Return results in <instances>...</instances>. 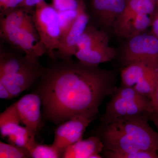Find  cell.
<instances>
[{"label": "cell", "instance_id": "5bb4252c", "mask_svg": "<svg viewBox=\"0 0 158 158\" xmlns=\"http://www.w3.org/2000/svg\"><path fill=\"white\" fill-rule=\"evenodd\" d=\"M125 0H92V5L99 20L110 27L115 22L124 10Z\"/></svg>", "mask_w": 158, "mask_h": 158}, {"label": "cell", "instance_id": "603a6c76", "mask_svg": "<svg viewBox=\"0 0 158 158\" xmlns=\"http://www.w3.org/2000/svg\"><path fill=\"white\" fill-rule=\"evenodd\" d=\"M148 15L141 14L136 16L130 24L127 37H132L139 35L151 25L152 20Z\"/></svg>", "mask_w": 158, "mask_h": 158}, {"label": "cell", "instance_id": "7c38bea8", "mask_svg": "<svg viewBox=\"0 0 158 158\" xmlns=\"http://www.w3.org/2000/svg\"><path fill=\"white\" fill-rule=\"evenodd\" d=\"M38 60L26 55L19 56L12 53L1 52L0 75L10 74L42 68Z\"/></svg>", "mask_w": 158, "mask_h": 158}, {"label": "cell", "instance_id": "5b68a950", "mask_svg": "<svg viewBox=\"0 0 158 158\" xmlns=\"http://www.w3.org/2000/svg\"><path fill=\"white\" fill-rule=\"evenodd\" d=\"M126 65L143 63L158 69V39L152 34H139L131 37L123 52Z\"/></svg>", "mask_w": 158, "mask_h": 158}, {"label": "cell", "instance_id": "52a82bcc", "mask_svg": "<svg viewBox=\"0 0 158 158\" xmlns=\"http://www.w3.org/2000/svg\"><path fill=\"white\" fill-rule=\"evenodd\" d=\"M92 120L85 116H77L62 123L55 130L53 144L63 155L67 148L82 140L86 128Z\"/></svg>", "mask_w": 158, "mask_h": 158}, {"label": "cell", "instance_id": "83f0119b", "mask_svg": "<svg viewBox=\"0 0 158 158\" xmlns=\"http://www.w3.org/2000/svg\"><path fill=\"white\" fill-rule=\"evenodd\" d=\"M44 0H24L19 8L25 9L27 11H30L33 7H35L37 4Z\"/></svg>", "mask_w": 158, "mask_h": 158}, {"label": "cell", "instance_id": "30bf717a", "mask_svg": "<svg viewBox=\"0 0 158 158\" xmlns=\"http://www.w3.org/2000/svg\"><path fill=\"white\" fill-rule=\"evenodd\" d=\"M155 8V2L152 0H129L114 24L116 33L122 37H127L133 20L140 14H152Z\"/></svg>", "mask_w": 158, "mask_h": 158}, {"label": "cell", "instance_id": "f546056e", "mask_svg": "<svg viewBox=\"0 0 158 158\" xmlns=\"http://www.w3.org/2000/svg\"><path fill=\"white\" fill-rule=\"evenodd\" d=\"M0 98L3 99H10L13 98L9 90L1 83H0Z\"/></svg>", "mask_w": 158, "mask_h": 158}, {"label": "cell", "instance_id": "4dcf8cb0", "mask_svg": "<svg viewBox=\"0 0 158 158\" xmlns=\"http://www.w3.org/2000/svg\"><path fill=\"white\" fill-rule=\"evenodd\" d=\"M148 118H149V120H151L154 123V124L156 126L158 130V114H155V113L150 114L149 116H148Z\"/></svg>", "mask_w": 158, "mask_h": 158}, {"label": "cell", "instance_id": "277c9868", "mask_svg": "<svg viewBox=\"0 0 158 158\" xmlns=\"http://www.w3.org/2000/svg\"><path fill=\"white\" fill-rule=\"evenodd\" d=\"M33 21L46 53L56 59L55 52L61 40V30L58 11L44 1L35 6Z\"/></svg>", "mask_w": 158, "mask_h": 158}, {"label": "cell", "instance_id": "44dd1931", "mask_svg": "<svg viewBox=\"0 0 158 158\" xmlns=\"http://www.w3.org/2000/svg\"><path fill=\"white\" fill-rule=\"evenodd\" d=\"M31 157L34 158H62L63 153L53 144L51 145L36 144L30 151Z\"/></svg>", "mask_w": 158, "mask_h": 158}, {"label": "cell", "instance_id": "8992f818", "mask_svg": "<svg viewBox=\"0 0 158 158\" xmlns=\"http://www.w3.org/2000/svg\"><path fill=\"white\" fill-rule=\"evenodd\" d=\"M1 37L34 60H38L40 57L46 53L34 26L33 19L21 27Z\"/></svg>", "mask_w": 158, "mask_h": 158}, {"label": "cell", "instance_id": "ac0fdd59", "mask_svg": "<svg viewBox=\"0 0 158 158\" xmlns=\"http://www.w3.org/2000/svg\"><path fill=\"white\" fill-rule=\"evenodd\" d=\"M152 68L153 67L141 63H133L126 65L121 71L123 85L134 88Z\"/></svg>", "mask_w": 158, "mask_h": 158}, {"label": "cell", "instance_id": "4316f807", "mask_svg": "<svg viewBox=\"0 0 158 158\" xmlns=\"http://www.w3.org/2000/svg\"><path fill=\"white\" fill-rule=\"evenodd\" d=\"M151 100L153 108L154 113H153L158 115V73L154 88L151 97Z\"/></svg>", "mask_w": 158, "mask_h": 158}, {"label": "cell", "instance_id": "f1b7e54d", "mask_svg": "<svg viewBox=\"0 0 158 158\" xmlns=\"http://www.w3.org/2000/svg\"><path fill=\"white\" fill-rule=\"evenodd\" d=\"M152 34L158 39V11L154 14L152 19L151 25Z\"/></svg>", "mask_w": 158, "mask_h": 158}, {"label": "cell", "instance_id": "4fadbf2b", "mask_svg": "<svg viewBox=\"0 0 158 158\" xmlns=\"http://www.w3.org/2000/svg\"><path fill=\"white\" fill-rule=\"evenodd\" d=\"M104 148L101 139L92 136L80 140L66 148L63 153L64 158H100L99 154Z\"/></svg>", "mask_w": 158, "mask_h": 158}, {"label": "cell", "instance_id": "cb8c5ba5", "mask_svg": "<svg viewBox=\"0 0 158 158\" xmlns=\"http://www.w3.org/2000/svg\"><path fill=\"white\" fill-rule=\"evenodd\" d=\"M106 156L110 158H158V152L141 151L133 152L118 153L106 151Z\"/></svg>", "mask_w": 158, "mask_h": 158}, {"label": "cell", "instance_id": "484cf974", "mask_svg": "<svg viewBox=\"0 0 158 158\" xmlns=\"http://www.w3.org/2000/svg\"><path fill=\"white\" fill-rule=\"evenodd\" d=\"M24 0H0L1 17L19 8Z\"/></svg>", "mask_w": 158, "mask_h": 158}, {"label": "cell", "instance_id": "1f68e13d", "mask_svg": "<svg viewBox=\"0 0 158 158\" xmlns=\"http://www.w3.org/2000/svg\"><path fill=\"white\" fill-rule=\"evenodd\" d=\"M152 1H153V2H155L156 1V0H152Z\"/></svg>", "mask_w": 158, "mask_h": 158}, {"label": "cell", "instance_id": "ffe728a7", "mask_svg": "<svg viewBox=\"0 0 158 158\" xmlns=\"http://www.w3.org/2000/svg\"><path fill=\"white\" fill-rule=\"evenodd\" d=\"M35 135L26 127H23L20 125L7 138L10 144L24 148L30 152L37 144L35 140Z\"/></svg>", "mask_w": 158, "mask_h": 158}, {"label": "cell", "instance_id": "ba28073f", "mask_svg": "<svg viewBox=\"0 0 158 158\" xmlns=\"http://www.w3.org/2000/svg\"><path fill=\"white\" fill-rule=\"evenodd\" d=\"M89 16L84 7L79 12L68 33L62 40L55 52L56 58L62 61L71 60L77 51L78 44L88 25Z\"/></svg>", "mask_w": 158, "mask_h": 158}, {"label": "cell", "instance_id": "d6986e66", "mask_svg": "<svg viewBox=\"0 0 158 158\" xmlns=\"http://www.w3.org/2000/svg\"><path fill=\"white\" fill-rule=\"evenodd\" d=\"M19 114L14 103L0 115V132L3 138H7L20 126Z\"/></svg>", "mask_w": 158, "mask_h": 158}, {"label": "cell", "instance_id": "d6a6232c", "mask_svg": "<svg viewBox=\"0 0 158 158\" xmlns=\"http://www.w3.org/2000/svg\"></svg>", "mask_w": 158, "mask_h": 158}, {"label": "cell", "instance_id": "9a60e30c", "mask_svg": "<svg viewBox=\"0 0 158 158\" xmlns=\"http://www.w3.org/2000/svg\"><path fill=\"white\" fill-rule=\"evenodd\" d=\"M116 52L109 45L101 46L84 50H77L75 56L86 65L97 66L101 63L109 62L115 57Z\"/></svg>", "mask_w": 158, "mask_h": 158}, {"label": "cell", "instance_id": "9c48e42d", "mask_svg": "<svg viewBox=\"0 0 158 158\" xmlns=\"http://www.w3.org/2000/svg\"><path fill=\"white\" fill-rule=\"evenodd\" d=\"M22 123L36 134L41 122L42 101L37 93L26 94L15 103Z\"/></svg>", "mask_w": 158, "mask_h": 158}, {"label": "cell", "instance_id": "d4e9b609", "mask_svg": "<svg viewBox=\"0 0 158 158\" xmlns=\"http://www.w3.org/2000/svg\"><path fill=\"white\" fill-rule=\"evenodd\" d=\"M79 0H52L53 7L58 12L77 10L84 6Z\"/></svg>", "mask_w": 158, "mask_h": 158}, {"label": "cell", "instance_id": "6da1fadb", "mask_svg": "<svg viewBox=\"0 0 158 158\" xmlns=\"http://www.w3.org/2000/svg\"><path fill=\"white\" fill-rule=\"evenodd\" d=\"M40 78L37 94L44 115L57 124L77 116L93 119L114 91L107 73L80 61H62L44 69Z\"/></svg>", "mask_w": 158, "mask_h": 158}, {"label": "cell", "instance_id": "e0dca14e", "mask_svg": "<svg viewBox=\"0 0 158 158\" xmlns=\"http://www.w3.org/2000/svg\"><path fill=\"white\" fill-rule=\"evenodd\" d=\"M107 45H109L107 34L94 26L88 24L78 44L77 51L90 49Z\"/></svg>", "mask_w": 158, "mask_h": 158}, {"label": "cell", "instance_id": "2e32d148", "mask_svg": "<svg viewBox=\"0 0 158 158\" xmlns=\"http://www.w3.org/2000/svg\"><path fill=\"white\" fill-rule=\"evenodd\" d=\"M33 19L28 11L22 8H18L1 16L0 34L1 36L9 34L15 29L21 27Z\"/></svg>", "mask_w": 158, "mask_h": 158}, {"label": "cell", "instance_id": "7a4b0ae2", "mask_svg": "<svg viewBox=\"0 0 158 158\" xmlns=\"http://www.w3.org/2000/svg\"><path fill=\"white\" fill-rule=\"evenodd\" d=\"M149 114L117 118L105 124L102 141L106 151L158 152V132L148 123Z\"/></svg>", "mask_w": 158, "mask_h": 158}, {"label": "cell", "instance_id": "7402d4cb", "mask_svg": "<svg viewBox=\"0 0 158 158\" xmlns=\"http://www.w3.org/2000/svg\"><path fill=\"white\" fill-rule=\"evenodd\" d=\"M0 158H32L30 152L24 148L0 142Z\"/></svg>", "mask_w": 158, "mask_h": 158}, {"label": "cell", "instance_id": "8fae6325", "mask_svg": "<svg viewBox=\"0 0 158 158\" xmlns=\"http://www.w3.org/2000/svg\"><path fill=\"white\" fill-rule=\"evenodd\" d=\"M44 69L26 71L10 74L0 75V83L9 90L12 97L17 96L42 76Z\"/></svg>", "mask_w": 158, "mask_h": 158}, {"label": "cell", "instance_id": "3957f363", "mask_svg": "<svg viewBox=\"0 0 158 158\" xmlns=\"http://www.w3.org/2000/svg\"><path fill=\"white\" fill-rule=\"evenodd\" d=\"M154 113L150 99L135 89L122 85L114 90L102 117L105 124L117 119Z\"/></svg>", "mask_w": 158, "mask_h": 158}]
</instances>
